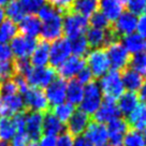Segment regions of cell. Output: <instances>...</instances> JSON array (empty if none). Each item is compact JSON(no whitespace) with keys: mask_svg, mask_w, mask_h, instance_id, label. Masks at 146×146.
<instances>
[{"mask_svg":"<svg viewBox=\"0 0 146 146\" xmlns=\"http://www.w3.org/2000/svg\"><path fill=\"white\" fill-rule=\"evenodd\" d=\"M99 86L105 99L116 100L125 92L120 72L111 70L101 78Z\"/></svg>","mask_w":146,"mask_h":146,"instance_id":"6da1fadb","label":"cell"},{"mask_svg":"<svg viewBox=\"0 0 146 146\" xmlns=\"http://www.w3.org/2000/svg\"><path fill=\"white\" fill-rule=\"evenodd\" d=\"M103 101V95L100 89L99 83L96 81H91L84 87V96L82 102L80 103V110L83 111L87 115H94L97 110L100 108Z\"/></svg>","mask_w":146,"mask_h":146,"instance_id":"7a4b0ae2","label":"cell"},{"mask_svg":"<svg viewBox=\"0 0 146 146\" xmlns=\"http://www.w3.org/2000/svg\"><path fill=\"white\" fill-rule=\"evenodd\" d=\"M89 26L88 18L78 13L69 11L62 17V30L70 40L80 36H84Z\"/></svg>","mask_w":146,"mask_h":146,"instance_id":"3957f363","label":"cell"},{"mask_svg":"<svg viewBox=\"0 0 146 146\" xmlns=\"http://www.w3.org/2000/svg\"><path fill=\"white\" fill-rule=\"evenodd\" d=\"M104 50L106 52L110 67H112V70L120 72L129 67L130 54L119 40L112 42Z\"/></svg>","mask_w":146,"mask_h":146,"instance_id":"277c9868","label":"cell"},{"mask_svg":"<svg viewBox=\"0 0 146 146\" xmlns=\"http://www.w3.org/2000/svg\"><path fill=\"white\" fill-rule=\"evenodd\" d=\"M23 78L28 86L41 89L46 88L56 78V71L52 67H35L29 69Z\"/></svg>","mask_w":146,"mask_h":146,"instance_id":"5b68a950","label":"cell"},{"mask_svg":"<svg viewBox=\"0 0 146 146\" xmlns=\"http://www.w3.org/2000/svg\"><path fill=\"white\" fill-rule=\"evenodd\" d=\"M22 98H23L25 109L29 112L43 113L48 111L50 105L45 97V94L40 88L29 86L22 94Z\"/></svg>","mask_w":146,"mask_h":146,"instance_id":"8992f818","label":"cell"},{"mask_svg":"<svg viewBox=\"0 0 146 146\" xmlns=\"http://www.w3.org/2000/svg\"><path fill=\"white\" fill-rule=\"evenodd\" d=\"M85 61L94 78H102L109 72L110 62L104 48H97L88 52Z\"/></svg>","mask_w":146,"mask_h":146,"instance_id":"52a82bcc","label":"cell"},{"mask_svg":"<svg viewBox=\"0 0 146 146\" xmlns=\"http://www.w3.org/2000/svg\"><path fill=\"white\" fill-rule=\"evenodd\" d=\"M86 41L88 43L89 47L92 50L97 48H104L106 46L111 44L112 42L117 41L118 36L113 31L112 27L108 30L103 29H97V28H89L86 30Z\"/></svg>","mask_w":146,"mask_h":146,"instance_id":"ba28073f","label":"cell"},{"mask_svg":"<svg viewBox=\"0 0 146 146\" xmlns=\"http://www.w3.org/2000/svg\"><path fill=\"white\" fill-rule=\"evenodd\" d=\"M71 54V45L67 38H59L53 41L50 45V59L48 62L52 68H58L60 64H64L70 57Z\"/></svg>","mask_w":146,"mask_h":146,"instance_id":"9c48e42d","label":"cell"},{"mask_svg":"<svg viewBox=\"0 0 146 146\" xmlns=\"http://www.w3.org/2000/svg\"><path fill=\"white\" fill-rule=\"evenodd\" d=\"M25 111L26 109L21 94L0 95V117H12Z\"/></svg>","mask_w":146,"mask_h":146,"instance_id":"30bf717a","label":"cell"},{"mask_svg":"<svg viewBox=\"0 0 146 146\" xmlns=\"http://www.w3.org/2000/svg\"><path fill=\"white\" fill-rule=\"evenodd\" d=\"M24 132L29 141H39L43 135V113L27 111L25 114Z\"/></svg>","mask_w":146,"mask_h":146,"instance_id":"8fae6325","label":"cell"},{"mask_svg":"<svg viewBox=\"0 0 146 146\" xmlns=\"http://www.w3.org/2000/svg\"><path fill=\"white\" fill-rule=\"evenodd\" d=\"M36 41L33 38H28L23 35H16L12 39L10 48L12 50V54L16 58H28V56L32 54L33 50L36 46Z\"/></svg>","mask_w":146,"mask_h":146,"instance_id":"7c38bea8","label":"cell"},{"mask_svg":"<svg viewBox=\"0 0 146 146\" xmlns=\"http://www.w3.org/2000/svg\"><path fill=\"white\" fill-rule=\"evenodd\" d=\"M108 129V137H109V145L110 146H123V137L130 129L127 120L123 117L112 120L109 123Z\"/></svg>","mask_w":146,"mask_h":146,"instance_id":"4fadbf2b","label":"cell"},{"mask_svg":"<svg viewBox=\"0 0 146 146\" xmlns=\"http://www.w3.org/2000/svg\"><path fill=\"white\" fill-rule=\"evenodd\" d=\"M66 90H67L66 80L61 78H55L54 81L46 87V90L44 91L48 105L56 106V105L64 103L66 100Z\"/></svg>","mask_w":146,"mask_h":146,"instance_id":"5bb4252c","label":"cell"},{"mask_svg":"<svg viewBox=\"0 0 146 146\" xmlns=\"http://www.w3.org/2000/svg\"><path fill=\"white\" fill-rule=\"evenodd\" d=\"M120 112L118 110L117 103L115 100L111 99H104L102 101L100 108L97 110V112L94 114V119L98 123H109L112 120L120 117Z\"/></svg>","mask_w":146,"mask_h":146,"instance_id":"9a60e30c","label":"cell"},{"mask_svg":"<svg viewBox=\"0 0 146 146\" xmlns=\"http://www.w3.org/2000/svg\"><path fill=\"white\" fill-rule=\"evenodd\" d=\"M62 33H64V30H62V14L61 13L46 22H43L41 32H40L43 41H55L61 38Z\"/></svg>","mask_w":146,"mask_h":146,"instance_id":"2e32d148","label":"cell"},{"mask_svg":"<svg viewBox=\"0 0 146 146\" xmlns=\"http://www.w3.org/2000/svg\"><path fill=\"white\" fill-rule=\"evenodd\" d=\"M85 67H86L85 58L78 57V56H71L57 68V72L59 74V78L64 80H72Z\"/></svg>","mask_w":146,"mask_h":146,"instance_id":"e0dca14e","label":"cell"},{"mask_svg":"<svg viewBox=\"0 0 146 146\" xmlns=\"http://www.w3.org/2000/svg\"><path fill=\"white\" fill-rule=\"evenodd\" d=\"M137 17L135 15L131 14L130 12H123L118 16V18L114 22V25L111 27L113 31L118 36H125L131 35L137 29Z\"/></svg>","mask_w":146,"mask_h":146,"instance_id":"ac0fdd59","label":"cell"},{"mask_svg":"<svg viewBox=\"0 0 146 146\" xmlns=\"http://www.w3.org/2000/svg\"><path fill=\"white\" fill-rule=\"evenodd\" d=\"M89 123H90V116L84 113L81 110H78L73 113L71 118L67 123L66 131L70 133L72 137L83 135V133L86 131Z\"/></svg>","mask_w":146,"mask_h":146,"instance_id":"d6986e66","label":"cell"},{"mask_svg":"<svg viewBox=\"0 0 146 146\" xmlns=\"http://www.w3.org/2000/svg\"><path fill=\"white\" fill-rule=\"evenodd\" d=\"M92 146H100L104 144H109L108 137V129L104 125L92 121L87 127L86 131L83 134Z\"/></svg>","mask_w":146,"mask_h":146,"instance_id":"ffe728a7","label":"cell"},{"mask_svg":"<svg viewBox=\"0 0 146 146\" xmlns=\"http://www.w3.org/2000/svg\"><path fill=\"white\" fill-rule=\"evenodd\" d=\"M41 21L39 19L38 16H36V15H28V16H25L19 22L17 29L19 30L21 35L28 36V38L36 39L41 32Z\"/></svg>","mask_w":146,"mask_h":146,"instance_id":"44dd1931","label":"cell"},{"mask_svg":"<svg viewBox=\"0 0 146 146\" xmlns=\"http://www.w3.org/2000/svg\"><path fill=\"white\" fill-rule=\"evenodd\" d=\"M64 131H66L64 125L60 123L52 112L47 111L45 115H43V135L56 137H59Z\"/></svg>","mask_w":146,"mask_h":146,"instance_id":"7402d4cb","label":"cell"},{"mask_svg":"<svg viewBox=\"0 0 146 146\" xmlns=\"http://www.w3.org/2000/svg\"><path fill=\"white\" fill-rule=\"evenodd\" d=\"M101 13L111 22H115L123 12V2L121 0H99Z\"/></svg>","mask_w":146,"mask_h":146,"instance_id":"603a6c76","label":"cell"},{"mask_svg":"<svg viewBox=\"0 0 146 146\" xmlns=\"http://www.w3.org/2000/svg\"><path fill=\"white\" fill-rule=\"evenodd\" d=\"M127 120L129 128L134 129L137 131H145L146 130V104L140 103L133 112L128 116Z\"/></svg>","mask_w":146,"mask_h":146,"instance_id":"cb8c5ba5","label":"cell"},{"mask_svg":"<svg viewBox=\"0 0 146 146\" xmlns=\"http://www.w3.org/2000/svg\"><path fill=\"white\" fill-rule=\"evenodd\" d=\"M120 75H121L123 87L127 88L128 91L137 92L141 89L142 85L144 83V76H142L141 74H139L134 70L128 67L127 69L121 71Z\"/></svg>","mask_w":146,"mask_h":146,"instance_id":"d4e9b609","label":"cell"},{"mask_svg":"<svg viewBox=\"0 0 146 146\" xmlns=\"http://www.w3.org/2000/svg\"><path fill=\"white\" fill-rule=\"evenodd\" d=\"M116 103H117L120 114L128 117L133 112V110L140 104V99H139L137 92L127 91V92H123V95L119 97L118 102H116Z\"/></svg>","mask_w":146,"mask_h":146,"instance_id":"484cf974","label":"cell"},{"mask_svg":"<svg viewBox=\"0 0 146 146\" xmlns=\"http://www.w3.org/2000/svg\"><path fill=\"white\" fill-rule=\"evenodd\" d=\"M50 59V44L46 41H39L36 43V48L33 50L30 58V64L35 67H45Z\"/></svg>","mask_w":146,"mask_h":146,"instance_id":"4316f807","label":"cell"},{"mask_svg":"<svg viewBox=\"0 0 146 146\" xmlns=\"http://www.w3.org/2000/svg\"><path fill=\"white\" fill-rule=\"evenodd\" d=\"M123 45L128 50L129 54H140L146 52V39L139 33H131L123 38Z\"/></svg>","mask_w":146,"mask_h":146,"instance_id":"83f0119b","label":"cell"},{"mask_svg":"<svg viewBox=\"0 0 146 146\" xmlns=\"http://www.w3.org/2000/svg\"><path fill=\"white\" fill-rule=\"evenodd\" d=\"M99 9V0H74L71 7V12L88 17L96 13Z\"/></svg>","mask_w":146,"mask_h":146,"instance_id":"f1b7e54d","label":"cell"},{"mask_svg":"<svg viewBox=\"0 0 146 146\" xmlns=\"http://www.w3.org/2000/svg\"><path fill=\"white\" fill-rule=\"evenodd\" d=\"M84 96V86L78 82L76 78L70 80L67 83V90H66V99L72 105H78L82 102Z\"/></svg>","mask_w":146,"mask_h":146,"instance_id":"f546056e","label":"cell"},{"mask_svg":"<svg viewBox=\"0 0 146 146\" xmlns=\"http://www.w3.org/2000/svg\"><path fill=\"white\" fill-rule=\"evenodd\" d=\"M18 132V127L16 120L12 117H0V140L3 142H9L13 139Z\"/></svg>","mask_w":146,"mask_h":146,"instance_id":"4dcf8cb0","label":"cell"},{"mask_svg":"<svg viewBox=\"0 0 146 146\" xmlns=\"http://www.w3.org/2000/svg\"><path fill=\"white\" fill-rule=\"evenodd\" d=\"M74 112H75L74 105H72L69 102H64L61 104L54 106L52 113L57 117V119L59 120L60 123H62L64 125V123H68L69 119L71 118V116L73 115Z\"/></svg>","mask_w":146,"mask_h":146,"instance_id":"1f68e13d","label":"cell"},{"mask_svg":"<svg viewBox=\"0 0 146 146\" xmlns=\"http://www.w3.org/2000/svg\"><path fill=\"white\" fill-rule=\"evenodd\" d=\"M17 26L10 19H5L0 24V44H5L17 35Z\"/></svg>","mask_w":146,"mask_h":146,"instance_id":"d6a6232c","label":"cell"},{"mask_svg":"<svg viewBox=\"0 0 146 146\" xmlns=\"http://www.w3.org/2000/svg\"><path fill=\"white\" fill-rule=\"evenodd\" d=\"M5 14L8 15V19L12 21L14 24L19 23L24 17H25V12H24L23 8L21 7L18 0H13L10 3L7 5Z\"/></svg>","mask_w":146,"mask_h":146,"instance_id":"836d02e7","label":"cell"},{"mask_svg":"<svg viewBox=\"0 0 146 146\" xmlns=\"http://www.w3.org/2000/svg\"><path fill=\"white\" fill-rule=\"evenodd\" d=\"M70 45H71V53H73L74 56H78V57L84 58V56L88 54L89 52V45L87 43L85 36H80L72 39L70 41Z\"/></svg>","mask_w":146,"mask_h":146,"instance_id":"e575fe53","label":"cell"},{"mask_svg":"<svg viewBox=\"0 0 146 146\" xmlns=\"http://www.w3.org/2000/svg\"><path fill=\"white\" fill-rule=\"evenodd\" d=\"M129 68L141 74L142 76L146 75V52L135 54L132 57H130Z\"/></svg>","mask_w":146,"mask_h":146,"instance_id":"d590c367","label":"cell"},{"mask_svg":"<svg viewBox=\"0 0 146 146\" xmlns=\"http://www.w3.org/2000/svg\"><path fill=\"white\" fill-rule=\"evenodd\" d=\"M123 146H145L143 133L134 129H129L123 137Z\"/></svg>","mask_w":146,"mask_h":146,"instance_id":"8d00e7d4","label":"cell"},{"mask_svg":"<svg viewBox=\"0 0 146 146\" xmlns=\"http://www.w3.org/2000/svg\"><path fill=\"white\" fill-rule=\"evenodd\" d=\"M90 24L92 28H97V29H103V30H108L111 28V23L108 18L105 17L101 12L97 11L96 13H94L90 16Z\"/></svg>","mask_w":146,"mask_h":146,"instance_id":"74e56055","label":"cell"},{"mask_svg":"<svg viewBox=\"0 0 146 146\" xmlns=\"http://www.w3.org/2000/svg\"><path fill=\"white\" fill-rule=\"evenodd\" d=\"M46 0H18L21 7L23 8L25 13H29L33 15V13L38 12L43 5H45Z\"/></svg>","mask_w":146,"mask_h":146,"instance_id":"f35d334b","label":"cell"},{"mask_svg":"<svg viewBox=\"0 0 146 146\" xmlns=\"http://www.w3.org/2000/svg\"><path fill=\"white\" fill-rule=\"evenodd\" d=\"M61 12H60L59 10L54 8L50 3H45V5H42L41 8H40V10L38 11V17L42 22H46V21H48V19L53 18L54 16H56V15H58Z\"/></svg>","mask_w":146,"mask_h":146,"instance_id":"ab89813d","label":"cell"},{"mask_svg":"<svg viewBox=\"0 0 146 146\" xmlns=\"http://www.w3.org/2000/svg\"><path fill=\"white\" fill-rule=\"evenodd\" d=\"M127 9L133 15H143L146 13V0H127Z\"/></svg>","mask_w":146,"mask_h":146,"instance_id":"60d3db41","label":"cell"},{"mask_svg":"<svg viewBox=\"0 0 146 146\" xmlns=\"http://www.w3.org/2000/svg\"><path fill=\"white\" fill-rule=\"evenodd\" d=\"M47 1L50 5H53L54 8L59 10L62 14H64L71 10L74 0H47Z\"/></svg>","mask_w":146,"mask_h":146,"instance_id":"b9f144b4","label":"cell"},{"mask_svg":"<svg viewBox=\"0 0 146 146\" xmlns=\"http://www.w3.org/2000/svg\"><path fill=\"white\" fill-rule=\"evenodd\" d=\"M76 78H78L76 80L82 84L83 86L89 84L91 81H94V76H92V74H91L90 70L87 68V67H85L83 70L80 71V73L76 75Z\"/></svg>","mask_w":146,"mask_h":146,"instance_id":"7bdbcfd3","label":"cell"},{"mask_svg":"<svg viewBox=\"0 0 146 146\" xmlns=\"http://www.w3.org/2000/svg\"><path fill=\"white\" fill-rule=\"evenodd\" d=\"M29 139L25 132H17L16 135L11 140L10 146H27Z\"/></svg>","mask_w":146,"mask_h":146,"instance_id":"ee69618b","label":"cell"},{"mask_svg":"<svg viewBox=\"0 0 146 146\" xmlns=\"http://www.w3.org/2000/svg\"><path fill=\"white\" fill-rule=\"evenodd\" d=\"M56 146H73V137L64 131L58 137V139H56Z\"/></svg>","mask_w":146,"mask_h":146,"instance_id":"f6af8a7d","label":"cell"},{"mask_svg":"<svg viewBox=\"0 0 146 146\" xmlns=\"http://www.w3.org/2000/svg\"><path fill=\"white\" fill-rule=\"evenodd\" d=\"M13 60V54L8 44H0V62Z\"/></svg>","mask_w":146,"mask_h":146,"instance_id":"bcb514c9","label":"cell"},{"mask_svg":"<svg viewBox=\"0 0 146 146\" xmlns=\"http://www.w3.org/2000/svg\"><path fill=\"white\" fill-rule=\"evenodd\" d=\"M137 30L140 36H143L144 39H146V13L141 15L140 18L137 19Z\"/></svg>","mask_w":146,"mask_h":146,"instance_id":"7dc6e473","label":"cell"},{"mask_svg":"<svg viewBox=\"0 0 146 146\" xmlns=\"http://www.w3.org/2000/svg\"><path fill=\"white\" fill-rule=\"evenodd\" d=\"M38 146H56V137L42 135L38 142Z\"/></svg>","mask_w":146,"mask_h":146,"instance_id":"c3c4849f","label":"cell"},{"mask_svg":"<svg viewBox=\"0 0 146 146\" xmlns=\"http://www.w3.org/2000/svg\"><path fill=\"white\" fill-rule=\"evenodd\" d=\"M73 146H92L91 143L84 135H78L73 139Z\"/></svg>","mask_w":146,"mask_h":146,"instance_id":"681fc988","label":"cell"},{"mask_svg":"<svg viewBox=\"0 0 146 146\" xmlns=\"http://www.w3.org/2000/svg\"><path fill=\"white\" fill-rule=\"evenodd\" d=\"M139 99L143 102V103H145L146 104V81H144L143 83V85H142L141 89L139 90Z\"/></svg>","mask_w":146,"mask_h":146,"instance_id":"f907efd6","label":"cell"},{"mask_svg":"<svg viewBox=\"0 0 146 146\" xmlns=\"http://www.w3.org/2000/svg\"><path fill=\"white\" fill-rule=\"evenodd\" d=\"M5 21V10L2 9V7H0V24Z\"/></svg>","mask_w":146,"mask_h":146,"instance_id":"816d5d0a","label":"cell"},{"mask_svg":"<svg viewBox=\"0 0 146 146\" xmlns=\"http://www.w3.org/2000/svg\"><path fill=\"white\" fill-rule=\"evenodd\" d=\"M11 1H13V0H0V7L1 5H7L8 3H10Z\"/></svg>","mask_w":146,"mask_h":146,"instance_id":"f5cc1de1","label":"cell"},{"mask_svg":"<svg viewBox=\"0 0 146 146\" xmlns=\"http://www.w3.org/2000/svg\"><path fill=\"white\" fill-rule=\"evenodd\" d=\"M27 146H38V142H35V141H29V142H28Z\"/></svg>","mask_w":146,"mask_h":146,"instance_id":"db71d44e","label":"cell"},{"mask_svg":"<svg viewBox=\"0 0 146 146\" xmlns=\"http://www.w3.org/2000/svg\"><path fill=\"white\" fill-rule=\"evenodd\" d=\"M0 146H10V144L8 143V142L0 141Z\"/></svg>","mask_w":146,"mask_h":146,"instance_id":"11a10c76","label":"cell"},{"mask_svg":"<svg viewBox=\"0 0 146 146\" xmlns=\"http://www.w3.org/2000/svg\"><path fill=\"white\" fill-rule=\"evenodd\" d=\"M143 135H144V141H145V146H146V130L144 131V134H143Z\"/></svg>","mask_w":146,"mask_h":146,"instance_id":"9f6ffc18","label":"cell"},{"mask_svg":"<svg viewBox=\"0 0 146 146\" xmlns=\"http://www.w3.org/2000/svg\"><path fill=\"white\" fill-rule=\"evenodd\" d=\"M100 146H110L109 144H104V145H100Z\"/></svg>","mask_w":146,"mask_h":146,"instance_id":"6f0895ef","label":"cell"},{"mask_svg":"<svg viewBox=\"0 0 146 146\" xmlns=\"http://www.w3.org/2000/svg\"><path fill=\"white\" fill-rule=\"evenodd\" d=\"M121 1H123H123H127V0H121Z\"/></svg>","mask_w":146,"mask_h":146,"instance_id":"680465c9","label":"cell"}]
</instances>
